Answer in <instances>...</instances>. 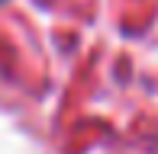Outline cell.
<instances>
[{
  "instance_id": "6da1fadb",
  "label": "cell",
  "mask_w": 158,
  "mask_h": 154,
  "mask_svg": "<svg viewBox=\"0 0 158 154\" xmlns=\"http://www.w3.org/2000/svg\"><path fill=\"white\" fill-rule=\"evenodd\" d=\"M0 3H6V0H0Z\"/></svg>"
}]
</instances>
